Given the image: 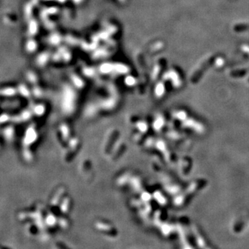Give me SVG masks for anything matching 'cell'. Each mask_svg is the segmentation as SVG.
<instances>
[{
  "instance_id": "cell-1",
  "label": "cell",
  "mask_w": 249,
  "mask_h": 249,
  "mask_svg": "<svg viewBox=\"0 0 249 249\" xmlns=\"http://www.w3.org/2000/svg\"><path fill=\"white\" fill-rule=\"evenodd\" d=\"M110 68V65H104L103 66H102V71H104V73H107V71H108V69Z\"/></svg>"
},
{
  "instance_id": "cell-2",
  "label": "cell",
  "mask_w": 249,
  "mask_h": 249,
  "mask_svg": "<svg viewBox=\"0 0 249 249\" xmlns=\"http://www.w3.org/2000/svg\"><path fill=\"white\" fill-rule=\"evenodd\" d=\"M76 2H79V1H81V0H75Z\"/></svg>"
},
{
  "instance_id": "cell-3",
  "label": "cell",
  "mask_w": 249,
  "mask_h": 249,
  "mask_svg": "<svg viewBox=\"0 0 249 249\" xmlns=\"http://www.w3.org/2000/svg\"><path fill=\"white\" fill-rule=\"evenodd\" d=\"M59 1H60V2H63L64 0H59Z\"/></svg>"
}]
</instances>
